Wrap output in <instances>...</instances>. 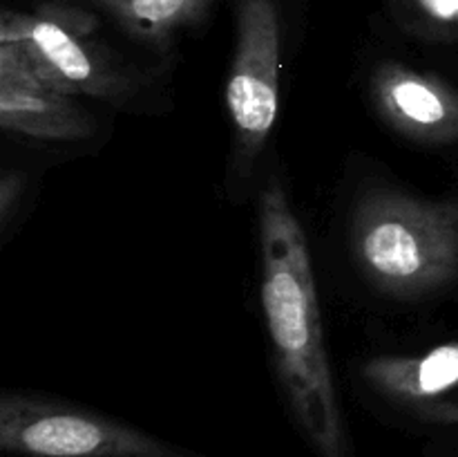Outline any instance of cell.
<instances>
[{
  "label": "cell",
  "mask_w": 458,
  "mask_h": 457,
  "mask_svg": "<svg viewBox=\"0 0 458 457\" xmlns=\"http://www.w3.org/2000/svg\"><path fill=\"white\" fill-rule=\"evenodd\" d=\"M262 307L291 415L318 457H352L322 332L309 242L282 186L259 200Z\"/></svg>",
  "instance_id": "cell-1"
},
{
  "label": "cell",
  "mask_w": 458,
  "mask_h": 457,
  "mask_svg": "<svg viewBox=\"0 0 458 457\" xmlns=\"http://www.w3.org/2000/svg\"><path fill=\"white\" fill-rule=\"evenodd\" d=\"M352 251L383 294L419 298L458 278V204L371 191L352 213Z\"/></svg>",
  "instance_id": "cell-2"
},
{
  "label": "cell",
  "mask_w": 458,
  "mask_h": 457,
  "mask_svg": "<svg viewBox=\"0 0 458 457\" xmlns=\"http://www.w3.org/2000/svg\"><path fill=\"white\" fill-rule=\"evenodd\" d=\"M98 16L43 0L36 12H4L0 43L12 45L31 72L63 94L116 99L134 88L130 76L92 39Z\"/></svg>",
  "instance_id": "cell-3"
},
{
  "label": "cell",
  "mask_w": 458,
  "mask_h": 457,
  "mask_svg": "<svg viewBox=\"0 0 458 457\" xmlns=\"http://www.w3.org/2000/svg\"><path fill=\"white\" fill-rule=\"evenodd\" d=\"M0 448L25 457H206L94 410L13 392L0 399Z\"/></svg>",
  "instance_id": "cell-4"
},
{
  "label": "cell",
  "mask_w": 458,
  "mask_h": 457,
  "mask_svg": "<svg viewBox=\"0 0 458 457\" xmlns=\"http://www.w3.org/2000/svg\"><path fill=\"white\" fill-rule=\"evenodd\" d=\"M280 0H237V43L226 85L237 168L249 170L271 134L280 108Z\"/></svg>",
  "instance_id": "cell-5"
},
{
  "label": "cell",
  "mask_w": 458,
  "mask_h": 457,
  "mask_svg": "<svg viewBox=\"0 0 458 457\" xmlns=\"http://www.w3.org/2000/svg\"><path fill=\"white\" fill-rule=\"evenodd\" d=\"M0 124L7 133L45 142H79L94 133V119L40 81L12 45L0 43Z\"/></svg>",
  "instance_id": "cell-6"
},
{
  "label": "cell",
  "mask_w": 458,
  "mask_h": 457,
  "mask_svg": "<svg viewBox=\"0 0 458 457\" xmlns=\"http://www.w3.org/2000/svg\"><path fill=\"white\" fill-rule=\"evenodd\" d=\"M380 115L419 142H452L458 137V92L443 81L403 63H383L371 76Z\"/></svg>",
  "instance_id": "cell-7"
},
{
  "label": "cell",
  "mask_w": 458,
  "mask_h": 457,
  "mask_svg": "<svg viewBox=\"0 0 458 457\" xmlns=\"http://www.w3.org/2000/svg\"><path fill=\"white\" fill-rule=\"evenodd\" d=\"M362 376L380 397L414 410L458 385V341L420 357H376L365 363Z\"/></svg>",
  "instance_id": "cell-8"
},
{
  "label": "cell",
  "mask_w": 458,
  "mask_h": 457,
  "mask_svg": "<svg viewBox=\"0 0 458 457\" xmlns=\"http://www.w3.org/2000/svg\"><path fill=\"white\" fill-rule=\"evenodd\" d=\"M103 13L125 36L164 52L183 31L199 25L213 0H58Z\"/></svg>",
  "instance_id": "cell-9"
},
{
  "label": "cell",
  "mask_w": 458,
  "mask_h": 457,
  "mask_svg": "<svg viewBox=\"0 0 458 457\" xmlns=\"http://www.w3.org/2000/svg\"><path fill=\"white\" fill-rule=\"evenodd\" d=\"M416 18L432 27L458 25V0H407Z\"/></svg>",
  "instance_id": "cell-10"
},
{
  "label": "cell",
  "mask_w": 458,
  "mask_h": 457,
  "mask_svg": "<svg viewBox=\"0 0 458 457\" xmlns=\"http://www.w3.org/2000/svg\"><path fill=\"white\" fill-rule=\"evenodd\" d=\"M416 417L425 424L432 426H450L458 428V401H432L425 406L414 408Z\"/></svg>",
  "instance_id": "cell-11"
},
{
  "label": "cell",
  "mask_w": 458,
  "mask_h": 457,
  "mask_svg": "<svg viewBox=\"0 0 458 457\" xmlns=\"http://www.w3.org/2000/svg\"><path fill=\"white\" fill-rule=\"evenodd\" d=\"M22 193L21 177H16L13 173H4L3 184H0V222H3V228H7L9 218L13 213L12 200Z\"/></svg>",
  "instance_id": "cell-12"
}]
</instances>
